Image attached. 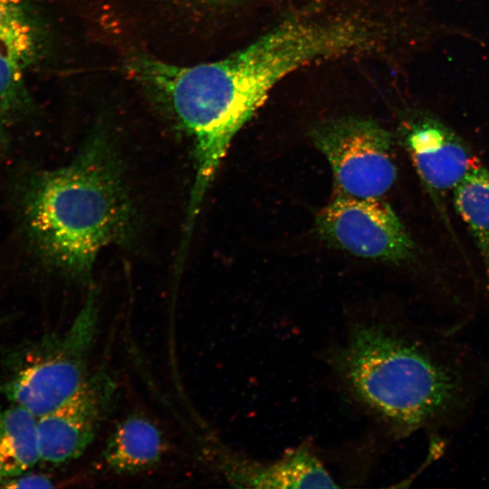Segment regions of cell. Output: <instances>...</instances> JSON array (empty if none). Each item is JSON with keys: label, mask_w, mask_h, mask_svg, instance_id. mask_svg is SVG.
<instances>
[{"label": "cell", "mask_w": 489, "mask_h": 489, "mask_svg": "<svg viewBox=\"0 0 489 489\" xmlns=\"http://www.w3.org/2000/svg\"><path fill=\"white\" fill-rule=\"evenodd\" d=\"M358 20L293 16L218 61L191 66L132 57V76L191 137L195 177L184 237L190 238L204 197L239 129L287 75L311 63L368 45Z\"/></svg>", "instance_id": "6da1fadb"}, {"label": "cell", "mask_w": 489, "mask_h": 489, "mask_svg": "<svg viewBox=\"0 0 489 489\" xmlns=\"http://www.w3.org/2000/svg\"><path fill=\"white\" fill-rule=\"evenodd\" d=\"M335 360L351 392L399 436L456 423L484 385L475 355L438 331L360 323Z\"/></svg>", "instance_id": "7a4b0ae2"}, {"label": "cell", "mask_w": 489, "mask_h": 489, "mask_svg": "<svg viewBox=\"0 0 489 489\" xmlns=\"http://www.w3.org/2000/svg\"><path fill=\"white\" fill-rule=\"evenodd\" d=\"M25 220L43 257L82 281L103 248L129 235L134 210L105 134L91 135L68 166L34 178Z\"/></svg>", "instance_id": "3957f363"}, {"label": "cell", "mask_w": 489, "mask_h": 489, "mask_svg": "<svg viewBox=\"0 0 489 489\" xmlns=\"http://www.w3.org/2000/svg\"><path fill=\"white\" fill-rule=\"evenodd\" d=\"M97 293L91 290L70 328L15 352L1 391L39 417L54 409L89 379L91 349L98 330Z\"/></svg>", "instance_id": "277c9868"}, {"label": "cell", "mask_w": 489, "mask_h": 489, "mask_svg": "<svg viewBox=\"0 0 489 489\" xmlns=\"http://www.w3.org/2000/svg\"><path fill=\"white\" fill-rule=\"evenodd\" d=\"M314 142L327 158L345 195L379 198L397 178L391 135L377 122L331 120L316 129Z\"/></svg>", "instance_id": "5b68a950"}, {"label": "cell", "mask_w": 489, "mask_h": 489, "mask_svg": "<svg viewBox=\"0 0 489 489\" xmlns=\"http://www.w3.org/2000/svg\"><path fill=\"white\" fill-rule=\"evenodd\" d=\"M317 228L325 239L359 256L398 263L413 254L406 228L379 198L340 197L322 210Z\"/></svg>", "instance_id": "8992f818"}, {"label": "cell", "mask_w": 489, "mask_h": 489, "mask_svg": "<svg viewBox=\"0 0 489 489\" xmlns=\"http://www.w3.org/2000/svg\"><path fill=\"white\" fill-rule=\"evenodd\" d=\"M114 393L110 376L97 371L67 400L37 417L41 461L59 465L82 456L94 441Z\"/></svg>", "instance_id": "52a82bcc"}, {"label": "cell", "mask_w": 489, "mask_h": 489, "mask_svg": "<svg viewBox=\"0 0 489 489\" xmlns=\"http://www.w3.org/2000/svg\"><path fill=\"white\" fill-rule=\"evenodd\" d=\"M405 143L424 187L446 220V197L481 162L458 134L432 114L411 119Z\"/></svg>", "instance_id": "ba28073f"}, {"label": "cell", "mask_w": 489, "mask_h": 489, "mask_svg": "<svg viewBox=\"0 0 489 489\" xmlns=\"http://www.w3.org/2000/svg\"><path fill=\"white\" fill-rule=\"evenodd\" d=\"M219 474L235 487L336 488L322 463L303 445L272 462H262L235 453L221 444L209 449Z\"/></svg>", "instance_id": "9c48e42d"}, {"label": "cell", "mask_w": 489, "mask_h": 489, "mask_svg": "<svg viewBox=\"0 0 489 489\" xmlns=\"http://www.w3.org/2000/svg\"><path fill=\"white\" fill-rule=\"evenodd\" d=\"M167 451L161 429L148 417L133 413L114 427L102 452L103 462L117 475H137L158 465Z\"/></svg>", "instance_id": "30bf717a"}, {"label": "cell", "mask_w": 489, "mask_h": 489, "mask_svg": "<svg viewBox=\"0 0 489 489\" xmlns=\"http://www.w3.org/2000/svg\"><path fill=\"white\" fill-rule=\"evenodd\" d=\"M41 461L37 417L11 403L0 409V484L28 472Z\"/></svg>", "instance_id": "8fae6325"}, {"label": "cell", "mask_w": 489, "mask_h": 489, "mask_svg": "<svg viewBox=\"0 0 489 489\" xmlns=\"http://www.w3.org/2000/svg\"><path fill=\"white\" fill-rule=\"evenodd\" d=\"M453 202L479 252L489 291V168L468 172L454 188Z\"/></svg>", "instance_id": "7c38bea8"}, {"label": "cell", "mask_w": 489, "mask_h": 489, "mask_svg": "<svg viewBox=\"0 0 489 489\" xmlns=\"http://www.w3.org/2000/svg\"><path fill=\"white\" fill-rule=\"evenodd\" d=\"M39 48V34L22 0H0V52L27 65Z\"/></svg>", "instance_id": "4fadbf2b"}, {"label": "cell", "mask_w": 489, "mask_h": 489, "mask_svg": "<svg viewBox=\"0 0 489 489\" xmlns=\"http://www.w3.org/2000/svg\"><path fill=\"white\" fill-rule=\"evenodd\" d=\"M26 65L0 52V128L7 125L25 102L23 69Z\"/></svg>", "instance_id": "5bb4252c"}, {"label": "cell", "mask_w": 489, "mask_h": 489, "mask_svg": "<svg viewBox=\"0 0 489 489\" xmlns=\"http://www.w3.org/2000/svg\"><path fill=\"white\" fill-rule=\"evenodd\" d=\"M5 488H50L53 487L52 481L43 475L22 474L1 484Z\"/></svg>", "instance_id": "9a60e30c"}, {"label": "cell", "mask_w": 489, "mask_h": 489, "mask_svg": "<svg viewBox=\"0 0 489 489\" xmlns=\"http://www.w3.org/2000/svg\"><path fill=\"white\" fill-rule=\"evenodd\" d=\"M235 1L237 0H216L217 4H228Z\"/></svg>", "instance_id": "2e32d148"}]
</instances>
